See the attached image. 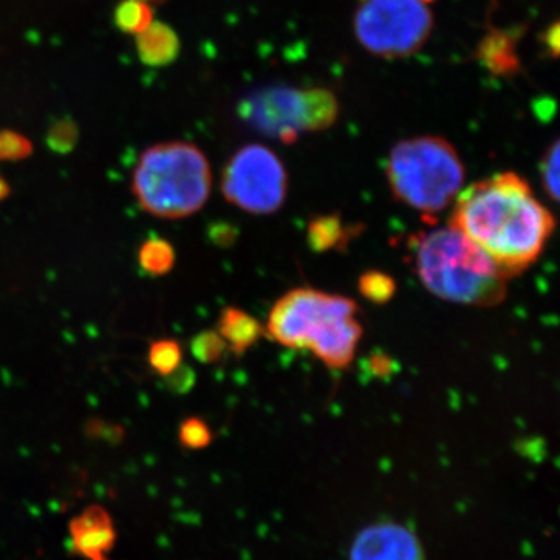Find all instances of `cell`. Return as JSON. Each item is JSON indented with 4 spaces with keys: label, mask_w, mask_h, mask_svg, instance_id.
I'll return each mask as SVG.
<instances>
[{
    "label": "cell",
    "mask_w": 560,
    "mask_h": 560,
    "mask_svg": "<svg viewBox=\"0 0 560 560\" xmlns=\"http://www.w3.org/2000/svg\"><path fill=\"white\" fill-rule=\"evenodd\" d=\"M355 302L340 294L296 289L283 294L268 316L271 340L290 349H307L330 370L352 363L363 335Z\"/></svg>",
    "instance_id": "obj_3"
},
{
    "label": "cell",
    "mask_w": 560,
    "mask_h": 560,
    "mask_svg": "<svg viewBox=\"0 0 560 560\" xmlns=\"http://www.w3.org/2000/svg\"><path fill=\"white\" fill-rule=\"evenodd\" d=\"M340 105L324 88H270L242 103L241 114L254 130L282 143H293L305 132L329 130Z\"/></svg>",
    "instance_id": "obj_6"
},
{
    "label": "cell",
    "mask_w": 560,
    "mask_h": 560,
    "mask_svg": "<svg viewBox=\"0 0 560 560\" xmlns=\"http://www.w3.org/2000/svg\"><path fill=\"white\" fill-rule=\"evenodd\" d=\"M11 195V186L9 180L3 178L2 175H0V206L3 205L7 200H9Z\"/></svg>",
    "instance_id": "obj_26"
},
{
    "label": "cell",
    "mask_w": 560,
    "mask_h": 560,
    "mask_svg": "<svg viewBox=\"0 0 560 560\" xmlns=\"http://www.w3.org/2000/svg\"><path fill=\"white\" fill-rule=\"evenodd\" d=\"M545 47L550 51L552 58L558 57L559 54V24L555 22L551 27H548L547 35H545Z\"/></svg>",
    "instance_id": "obj_25"
},
{
    "label": "cell",
    "mask_w": 560,
    "mask_h": 560,
    "mask_svg": "<svg viewBox=\"0 0 560 560\" xmlns=\"http://www.w3.org/2000/svg\"><path fill=\"white\" fill-rule=\"evenodd\" d=\"M73 552L84 560H109L117 533L109 512L102 506L86 508L69 525Z\"/></svg>",
    "instance_id": "obj_10"
},
{
    "label": "cell",
    "mask_w": 560,
    "mask_h": 560,
    "mask_svg": "<svg viewBox=\"0 0 560 560\" xmlns=\"http://www.w3.org/2000/svg\"><path fill=\"white\" fill-rule=\"evenodd\" d=\"M167 385L168 388L173 390V393H187L194 386L195 383V372L190 370L189 366H180L175 372H172L171 375H167Z\"/></svg>",
    "instance_id": "obj_24"
},
{
    "label": "cell",
    "mask_w": 560,
    "mask_h": 560,
    "mask_svg": "<svg viewBox=\"0 0 560 560\" xmlns=\"http://www.w3.org/2000/svg\"><path fill=\"white\" fill-rule=\"evenodd\" d=\"M33 143L27 136L13 130H0V162H20L31 158Z\"/></svg>",
    "instance_id": "obj_21"
},
{
    "label": "cell",
    "mask_w": 560,
    "mask_h": 560,
    "mask_svg": "<svg viewBox=\"0 0 560 560\" xmlns=\"http://www.w3.org/2000/svg\"><path fill=\"white\" fill-rule=\"evenodd\" d=\"M179 444L189 451H201L212 442V430L206 420L189 418L180 423L178 431Z\"/></svg>",
    "instance_id": "obj_20"
},
{
    "label": "cell",
    "mask_w": 560,
    "mask_h": 560,
    "mask_svg": "<svg viewBox=\"0 0 560 560\" xmlns=\"http://www.w3.org/2000/svg\"><path fill=\"white\" fill-rule=\"evenodd\" d=\"M559 140L556 139L555 142L551 143L550 149L545 151V156L540 164L541 184H544V189L547 191L548 197H550L552 201L559 200Z\"/></svg>",
    "instance_id": "obj_23"
},
{
    "label": "cell",
    "mask_w": 560,
    "mask_h": 560,
    "mask_svg": "<svg viewBox=\"0 0 560 560\" xmlns=\"http://www.w3.org/2000/svg\"><path fill=\"white\" fill-rule=\"evenodd\" d=\"M349 560H425L418 534L399 522H377L357 534Z\"/></svg>",
    "instance_id": "obj_9"
},
{
    "label": "cell",
    "mask_w": 560,
    "mask_h": 560,
    "mask_svg": "<svg viewBox=\"0 0 560 560\" xmlns=\"http://www.w3.org/2000/svg\"><path fill=\"white\" fill-rule=\"evenodd\" d=\"M191 355L202 364H215L224 359L228 352L226 342L217 330H205L195 335L190 342Z\"/></svg>",
    "instance_id": "obj_19"
},
{
    "label": "cell",
    "mask_w": 560,
    "mask_h": 560,
    "mask_svg": "<svg viewBox=\"0 0 560 560\" xmlns=\"http://www.w3.org/2000/svg\"><path fill=\"white\" fill-rule=\"evenodd\" d=\"M138 261L147 275L165 276L175 268L176 250L165 238L150 237L140 245Z\"/></svg>",
    "instance_id": "obj_14"
},
{
    "label": "cell",
    "mask_w": 560,
    "mask_h": 560,
    "mask_svg": "<svg viewBox=\"0 0 560 560\" xmlns=\"http://www.w3.org/2000/svg\"><path fill=\"white\" fill-rule=\"evenodd\" d=\"M80 132L75 121L70 119H61L51 125L47 132V145L55 153H70L79 142Z\"/></svg>",
    "instance_id": "obj_22"
},
{
    "label": "cell",
    "mask_w": 560,
    "mask_h": 560,
    "mask_svg": "<svg viewBox=\"0 0 560 560\" xmlns=\"http://www.w3.org/2000/svg\"><path fill=\"white\" fill-rule=\"evenodd\" d=\"M411 260L422 285L440 300L493 307L506 298L504 272L480 246L455 228L416 235Z\"/></svg>",
    "instance_id": "obj_2"
},
{
    "label": "cell",
    "mask_w": 560,
    "mask_h": 560,
    "mask_svg": "<svg viewBox=\"0 0 560 560\" xmlns=\"http://www.w3.org/2000/svg\"><path fill=\"white\" fill-rule=\"evenodd\" d=\"M361 296L374 304H386L396 293V280L382 271H368L359 280Z\"/></svg>",
    "instance_id": "obj_18"
},
{
    "label": "cell",
    "mask_w": 560,
    "mask_h": 560,
    "mask_svg": "<svg viewBox=\"0 0 560 560\" xmlns=\"http://www.w3.org/2000/svg\"><path fill=\"white\" fill-rule=\"evenodd\" d=\"M147 361L156 374L167 377L183 364V348L172 338H161L151 342Z\"/></svg>",
    "instance_id": "obj_17"
},
{
    "label": "cell",
    "mask_w": 560,
    "mask_h": 560,
    "mask_svg": "<svg viewBox=\"0 0 560 560\" xmlns=\"http://www.w3.org/2000/svg\"><path fill=\"white\" fill-rule=\"evenodd\" d=\"M136 49L140 61L150 68H165L179 57L178 33L164 22H151L149 27L136 35Z\"/></svg>",
    "instance_id": "obj_11"
},
{
    "label": "cell",
    "mask_w": 560,
    "mask_h": 560,
    "mask_svg": "<svg viewBox=\"0 0 560 560\" xmlns=\"http://www.w3.org/2000/svg\"><path fill=\"white\" fill-rule=\"evenodd\" d=\"M349 228L335 215L318 217L308 224V243L312 249L330 250L349 241Z\"/></svg>",
    "instance_id": "obj_15"
},
{
    "label": "cell",
    "mask_w": 560,
    "mask_h": 560,
    "mask_svg": "<svg viewBox=\"0 0 560 560\" xmlns=\"http://www.w3.org/2000/svg\"><path fill=\"white\" fill-rule=\"evenodd\" d=\"M147 3H150L151 7L158 5V3L165 2V0H145Z\"/></svg>",
    "instance_id": "obj_27"
},
{
    "label": "cell",
    "mask_w": 560,
    "mask_h": 560,
    "mask_svg": "<svg viewBox=\"0 0 560 560\" xmlns=\"http://www.w3.org/2000/svg\"><path fill=\"white\" fill-rule=\"evenodd\" d=\"M517 38L518 36L511 31L489 32L478 46V61L493 75H514L521 69Z\"/></svg>",
    "instance_id": "obj_12"
},
{
    "label": "cell",
    "mask_w": 560,
    "mask_h": 560,
    "mask_svg": "<svg viewBox=\"0 0 560 560\" xmlns=\"http://www.w3.org/2000/svg\"><path fill=\"white\" fill-rule=\"evenodd\" d=\"M217 331L226 342L228 350L235 355H243L249 348H253L261 335L264 327L259 320L250 316L249 313L238 307H226L221 312Z\"/></svg>",
    "instance_id": "obj_13"
},
{
    "label": "cell",
    "mask_w": 560,
    "mask_h": 560,
    "mask_svg": "<svg viewBox=\"0 0 560 560\" xmlns=\"http://www.w3.org/2000/svg\"><path fill=\"white\" fill-rule=\"evenodd\" d=\"M431 0H361L353 14L360 46L375 57L405 58L425 46L434 28Z\"/></svg>",
    "instance_id": "obj_7"
},
{
    "label": "cell",
    "mask_w": 560,
    "mask_h": 560,
    "mask_svg": "<svg viewBox=\"0 0 560 560\" xmlns=\"http://www.w3.org/2000/svg\"><path fill=\"white\" fill-rule=\"evenodd\" d=\"M448 226L480 246L510 279L539 259L556 220L534 197L528 180L504 172L459 191Z\"/></svg>",
    "instance_id": "obj_1"
},
{
    "label": "cell",
    "mask_w": 560,
    "mask_h": 560,
    "mask_svg": "<svg viewBox=\"0 0 560 560\" xmlns=\"http://www.w3.org/2000/svg\"><path fill=\"white\" fill-rule=\"evenodd\" d=\"M224 200L243 212L268 215L278 212L289 191V175L275 151L249 143L235 151L221 175Z\"/></svg>",
    "instance_id": "obj_8"
},
{
    "label": "cell",
    "mask_w": 560,
    "mask_h": 560,
    "mask_svg": "<svg viewBox=\"0 0 560 560\" xmlns=\"http://www.w3.org/2000/svg\"><path fill=\"white\" fill-rule=\"evenodd\" d=\"M153 22V9L145 0H121L114 10V24L128 35H139Z\"/></svg>",
    "instance_id": "obj_16"
},
{
    "label": "cell",
    "mask_w": 560,
    "mask_h": 560,
    "mask_svg": "<svg viewBox=\"0 0 560 560\" xmlns=\"http://www.w3.org/2000/svg\"><path fill=\"white\" fill-rule=\"evenodd\" d=\"M386 178L397 200L422 215H436L458 197L466 168L448 140L419 136L393 147Z\"/></svg>",
    "instance_id": "obj_5"
},
{
    "label": "cell",
    "mask_w": 560,
    "mask_h": 560,
    "mask_svg": "<svg viewBox=\"0 0 560 560\" xmlns=\"http://www.w3.org/2000/svg\"><path fill=\"white\" fill-rule=\"evenodd\" d=\"M131 191L140 209L156 219H187L205 208L212 191L209 160L184 140L151 145L132 171Z\"/></svg>",
    "instance_id": "obj_4"
}]
</instances>
